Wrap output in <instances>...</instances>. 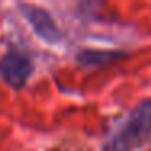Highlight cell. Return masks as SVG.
I'll return each mask as SVG.
<instances>
[{
    "instance_id": "obj_1",
    "label": "cell",
    "mask_w": 151,
    "mask_h": 151,
    "mask_svg": "<svg viewBox=\"0 0 151 151\" xmlns=\"http://www.w3.org/2000/svg\"><path fill=\"white\" fill-rule=\"evenodd\" d=\"M151 132V101H145L133 109L102 151H132L146 141Z\"/></svg>"
},
{
    "instance_id": "obj_2",
    "label": "cell",
    "mask_w": 151,
    "mask_h": 151,
    "mask_svg": "<svg viewBox=\"0 0 151 151\" xmlns=\"http://www.w3.org/2000/svg\"><path fill=\"white\" fill-rule=\"evenodd\" d=\"M33 73V62L26 54L10 50L0 60V75L13 89H21Z\"/></svg>"
},
{
    "instance_id": "obj_3",
    "label": "cell",
    "mask_w": 151,
    "mask_h": 151,
    "mask_svg": "<svg viewBox=\"0 0 151 151\" xmlns=\"http://www.w3.org/2000/svg\"><path fill=\"white\" fill-rule=\"evenodd\" d=\"M20 13L26 18V21L33 26L34 33L46 42H57L60 39V31L55 26L54 20L50 18V15L46 10L34 5L28 4H20L18 5Z\"/></svg>"
},
{
    "instance_id": "obj_4",
    "label": "cell",
    "mask_w": 151,
    "mask_h": 151,
    "mask_svg": "<svg viewBox=\"0 0 151 151\" xmlns=\"http://www.w3.org/2000/svg\"><path fill=\"white\" fill-rule=\"evenodd\" d=\"M122 57H124V54L112 52V50H81L76 60L81 65L96 67V65H106V63L122 59Z\"/></svg>"
}]
</instances>
